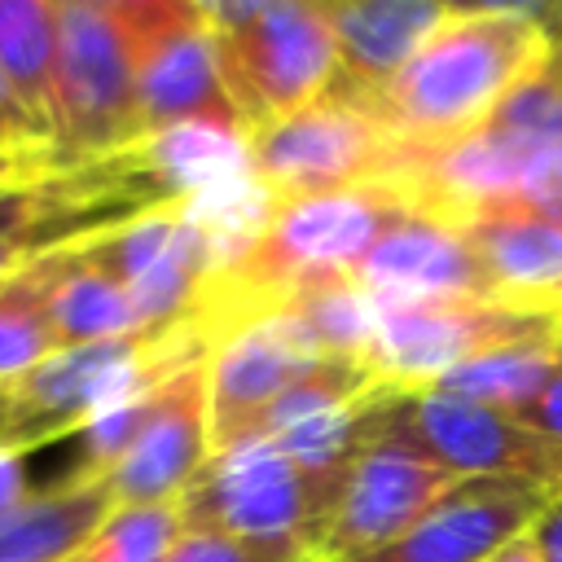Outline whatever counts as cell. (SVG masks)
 <instances>
[{
  "instance_id": "cell-7",
  "label": "cell",
  "mask_w": 562,
  "mask_h": 562,
  "mask_svg": "<svg viewBox=\"0 0 562 562\" xmlns=\"http://www.w3.org/2000/svg\"><path fill=\"white\" fill-rule=\"evenodd\" d=\"M369 439H391L457 479H509L562 492V443L536 435L514 413H496L430 386H382L369 413Z\"/></svg>"
},
{
  "instance_id": "cell-16",
  "label": "cell",
  "mask_w": 562,
  "mask_h": 562,
  "mask_svg": "<svg viewBox=\"0 0 562 562\" xmlns=\"http://www.w3.org/2000/svg\"><path fill=\"white\" fill-rule=\"evenodd\" d=\"M443 0H338L325 4L338 40V79L329 83L347 101L364 105L417 57V48L452 18Z\"/></svg>"
},
{
  "instance_id": "cell-27",
  "label": "cell",
  "mask_w": 562,
  "mask_h": 562,
  "mask_svg": "<svg viewBox=\"0 0 562 562\" xmlns=\"http://www.w3.org/2000/svg\"><path fill=\"white\" fill-rule=\"evenodd\" d=\"M518 422L522 426H531L536 435H544V439H553V443H562V364H558V373L544 382V391L518 413Z\"/></svg>"
},
{
  "instance_id": "cell-5",
  "label": "cell",
  "mask_w": 562,
  "mask_h": 562,
  "mask_svg": "<svg viewBox=\"0 0 562 562\" xmlns=\"http://www.w3.org/2000/svg\"><path fill=\"white\" fill-rule=\"evenodd\" d=\"M211 347L193 338L189 329L154 338L132 334L97 347L53 351L44 364H35L26 378L9 386V417L0 435V452H31L48 439L79 435L97 413L110 404L167 382L176 369L206 360Z\"/></svg>"
},
{
  "instance_id": "cell-34",
  "label": "cell",
  "mask_w": 562,
  "mask_h": 562,
  "mask_svg": "<svg viewBox=\"0 0 562 562\" xmlns=\"http://www.w3.org/2000/svg\"><path fill=\"white\" fill-rule=\"evenodd\" d=\"M4 417H9V391H0V435H4Z\"/></svg>"
},
{
  "instance_id": "cell-10",
  "label": "cell",
  "mask_w": 562,
  "mask_h": 562,
  "mask_svg": "<svg viewBox=\"0 0 562 562\" xmlns=\"http://www.w3.org/2000/svg\"><path fill=\"white\" fill-rule=\"evenodd\" d=\"M562 338V316L527 312L474 294H430V299H391L378 303V329L369 347V373L382 386H430L457 364L509 347Z\"/></svg>"
},
{
  "instance_id": "cell-24",
  "label": "cell",
  "mask_w": 562,
  "mask_h": 562,
  "mask_svg": "<svg viewBox=\"0 0 562 562\" xmlns=\"http://www.w3.org/2000/svg\"><path fill=\"white\" fill-rule=\"evenodd\" d=\"M180 536L176 505H114L75 562H167Z\"/></svg>"
},
{
  "instance_id": "cell-8",
  "label": "cell",
  "mask_w": 562,
  "mask_h": 562,
  "mask_svg": "<svg viewBox=\"0 0 562 562\" xmlns=\"http://www.w3.org/2000/svg\"><path fill=\"white\" fill-rule=\"evenodd\" d=\"M246 167L268 202H303L395 184L404 145L364 105L329 88L307 110L259 127L246 140Z\"/></svg>"
},
{
  "instance_id": "cell-28",
  "label": "cell",
  "mask_w": 562,
  "mask_h": 562,
  "mask_svg": "<svg viewBox=\"0 0 562 562\" xmlns=\"http://www.w3.org/2000/svg\"><path fill=\"white\" fill-rule=\"evenodd\" d=\"M531 540H536L540 562H562V492L549 496V505L531 522Z\"/></svg>"
},
{
  "instance_id": "cell-20",
  "label": "cell",
  "mask_w": 562,
  "mask_h": 562,
  "mask_svg": "<svg viewBox=\"0 0 562 562\" xmlns=\"http://www.w3.org/2000/svg\"><path fill=\"white\" fill-rule=\"evenodd\" d=\"M57 44V0H0V83L44 140H53Z\"/></svg>"
},
{
  "instance_id": "cell-29",
  "label": "cell",
  "mask_w": 562,
  "mask_h": 562,
  "mask_svg": "<svg viewBox=\"0 0 562 562\" xmlns=\"http://www.w3.org/2000/svg\"><path fill=\"white\" fill-rule=\"evenodd\" d=\"M48 149H18V154H0V193L13 184L35 180L40 171H48Z\"/></svg>"
},
{
  "instance_id": "cell-13",
  "label": "cell",
  "mask_w": 562,
  "mask_h": 562,
  "mask_svg": "<svg viewBox=\"0 0 562 562\" xmlns=\"http://www.w3.org/2000/svg\"><path fill=\"white\" fill-rule=\"evenodd\" d=\"M544 505L549 492L540 487L509 479H465L400 540L356 562H483L501 544L531 531Z\"/></svg>"
},
{
  "instance_id": "cell-17",
  "label": "cell",
  "mask_w": 562,
  "mask_h": 562,
  "mask_svg": "<svg viewBox=\"0 0 562 562\" xmlns=\"http://www.w3.org/2000/svg\"><path fill=\"white\" fill-rule=\"evenodd\" d=\"M457 228L474 246L492 299L562 316V224L531 211H483Z\"/></svg>"
},
{
  "instance_id": "cell-23",
  "label": "cell",
  "mask_w": 562,
  "mask_h": 562,
  "mask_svg": "<svg viewBox=\"0 0 562 562\" xmlns=\"http://www.w3.org/2000/svg\"><path fill=\"white\" fill-rule=\"evenodd\" d=\"M48 290L53 250H40L26 263H18L13 277L0 285V391H9L18 378H26L57 351Z\"/></svg>"
},
{
  "instance_id": "cell-25",
  "label": "cell",
  "mask_w": 562,
  "mask_h": 562,
  "mask_svg": "<svg viewBox=\"0 0 562 562\" xmlns=\"http://www.w3.org/2000/svg\"><path fill=\"white\" fill-rule=\"evenodd\" d=\"M31 255H40V215H35L31 180H26L0 193V285Z\"/></svg>"
},
{
  "instance_id": "cell-26",
  "label": "cell",
  "mask_w": 562,
  "mask_h": 562,
  "mask_svg": "<svg viewBox=\"0 0 562 562\" xmlns=\"http://www.w3.org/2000/svg\"><path fill=\"white\" fill-rule=\"evenodd\" d=\"M167 562H307L299 549L281 544H255L237 536H211V531H184Z\"/></svg>"
},
{
  "instance_id": "cell-3",
  "label": "cell",
  "mask_w": 562,
  "mask_h": 562,
  "mask_svg": "<svg viewBox=\"0 0 562 562\" xmlns=\"http://www.w3.org/2000/svg\"><path fill=\"white\" fill-rule=\"evenodd\" d=\"M198 13L250 136L307 110L338 79L325 0H198Z\"/></svg>"
},
{
  "instance_id": "cell-32",
  "label": "cell",
  "mask_w": 562,
  "mask_h": 562,
  "mask_svg": "<svg viewBox=\"0 0 562 562\" xmlns=\"http://www.w3.org/2000/svg\"><path fill=\"white\" fill-rule=\"evenodd\" d=\"M483 562H540V553H536V540H531V531H522L518 540L501 544V549H496V553H487Z\"/></svg>"
},
{
  "instance_id": "cell-19",
  "label": "cell",
  "mask_w": 562,
  "mask_h": 562,
  "mask_svg": "<svg viewBox=\"0 0 562 562\" xmlns=\"http://www.w3.org/2000/svg\"><path fill=\"white\" fill-rule=\"evenodd\" d=\"M48 312H53L57 351H75V347H97V342L145 334L127 290L105 268H97L88 255H79L75 246H53Z\"/></svg>"
},
{
  "instance_id": "cell-6",
  "label": "cell",
  "mask_w": 562,
  "mask_h": 562,
  "mask_svg": "<svg viewBox=\"0 0 562 562\" xmlns=\"http://www.w3.org/2000/svg\"><path fill=\"white\" fill-rule=\"evenodd\" d=\"M334 505L338 492L312 479L290 452H281L263 435H246L228 448H215L176 501L184 531L281 544L299 549L307 562Z\"/></svg>"
},
{
  "instance_id": "cell-15",
  "label": "cell",
  "mask_w": 562,
  "mask_h": 562,
  "mask_svg": "<svg viewBox=\"0 0 562 562\" xmlns=\"http://www.w3.org/2000/svg\"><path fill=\"white\" fill-rule=\"evenodd\" d=\"M321 356L307 351L277 316L228 334L206 360L211 386V452L237 443L255 417L277 404Z\"/></svg>"
},
{
  "instance_id": "cell-9",
  "label": "cell",
  "mask_w": 562,
  "mask_h": 562,
  "mask_svg": "<svg viewBox=\"0 0 562 562\" xmlns=\"http://www.w3.org/2000/svg\"><path fill=\"white\" fill-rule=\"evenodd\" d=\"M119 13L136 48L145 140L171 132H220L250 140L198 0H119Z\"/></svg>"
},
{
  "instance_id": "cell-12",
  "label": "cell",
  "mask_w": 562,
  "mask_h": 562,
  "mask_svg": "<svg viewBox=\"0 0 562 562\" xmlns=\"http://www.w3.org/2000/svg\"><path fill=\"white\" fill-rule=\"evenodd\" d=\"M211 360V356H206ZM206 360L176 369L132 452L105 474L114 505H176L211 461V386Z\"/></svg>"
},
{
  "instance_id": "cell-30",
  "label": "cell",
  "mask_w": 562,
  "mask_h": 562,
  "mask_svg": "<svg viewBox=\"0 0 562 562\" xmlns=\"http://www.w3.org/2000/svg\"><path fill=\"white\" fill-rule=\"evenodd\" d=\"M31 496V483H26V465H22V452H0V514L13 509L18 501Z\"/></svg>"
},
{
  "instance_id": "cell-4",
  "label": "cell",
  "mask_w": 562,
  "mask_h": 562,
  "mask_svg": "<svg viewBox=\"0 0 562 562\" xmlns=\"http://www.w3.org/2000/svg\"><path fill=\"white\" fill-rule=\"evenodd\" d=\"M57 88H53V167H83L145 145L136 48L119 0H57Z\"/></svg>"
},
{
  "instance_id": "cell-22",
  "label": "cell",
  "mask_w": 562,
  "mask_h": 562,
  "mask_svg": "<svg viewBox=\"0 0 562 562\" xmlns=\"http://www.w3.org/2000/svg\"><path fill=\"white\" fill-rule=\"evenodd\" d=\"M307 351L334 356V360H369L373 329H378V303L356 281H329L316 290L294 294L272 312Z\"/></svg>"
},
{
  "instance_id": "cell-11",
  "label": "cell",
  "mask_w": 562,
  "mask_h": 562,
  "mask_svg": "<svg viewBox=\"0 0 562 562\" xmlns=\"http://www.w3.org/2000/svg\"><path fill=\"white\" fill-rule=\"evenodd\" d=\"M457 483L452 470L391 443L369 439L360 461L347 474V487L316 536L312 562H356L391 540H400L413 522H422Z\"/></svg>"
},
{
  "instance_id": "cell-18",
  "label": "cell",
  "mask_w": 562,
  "mask_h": 562,
  "mask_svg": "<svg viewBox=\"0 0 562 562\" xmlns=\"http://www.w3.org/2000/svg\"><path fill=\"white\" fill-rule=\"evenodd\" d=\"M105 483H53L0 514V562H75L110 518Z\"/></svg>"
},
{
  "instance_id": "cell-1",
  "label": "cell",
  "mask_w": 562,
  "mask_h": 562,
  "mask_svg": "<svg viewBox=\"0 0 562 562\" xmlns=\"http://www.w3.org/2000/svg\"><path fill=\"white\" fill-rule=\"evenodd\" d=\"M558 35L562 4H457L386 92L364 101V110L404 145V154L461 145L553 61Z\"/></svg>"
},
{
  "instance_id": "cell-35",
  "label": "cell",
  "mask_w": 562,
  "mask_h": 562,
  "mask_svg": "<svg viewBox=\"0 0 562 562\" xmlns=\"http://www.w3.org/2000/svg\"><path fill=\"white\" fill-rule=\"evenodd\" d=\"M558 70H562V35H558Z\"/></svg>"
},
{
  "instance_id": "cell-21",
  "label": "cell",
  "mask_w": 562,
  "mask_h": 562,
  "mask_svg": "<svg viewBox=\"0 0 562 562\" xmlns=\"http://www.w3.org/2000/svg\"><path fill=\"white\" fill-rule=\"evenodd\" d=\"M558 364H562V338L509 342V347H496V351H483V356L457 364L452 373L430 382V391L518 417L544 391V382L558 373Z\"/></svg>"
},
{
  "instance_id": "cell-2",
  "label": "cell",
  "mask_w": 562,
  "mask_h": 562,
  "mask_svg": "<svg viewBox=\"0 0 562 562\" xmlns=\"http://www.w3.org/2000/svg\"><path fill=\"white\" fill-rule=\"evenodd\" d=\"M408 206L413 202L395 184L272 202L206 281L189 334L215 351L228 334L268 321L294 294L329 281H351L373 241Z\"/></svg>"
},
{
  "instance_id": "cell-14",
  "label": "cell",
  "mask_w": 562,
  "mask_h": 562,
  "mask_svg": "<svg viewBox=\"0 0 562 562\" xmlns=\"http://www.w3.org/2000/svg\"><path fill=\"white\" fill-rule=\"evenodd\" d=\"M373 303L430 299V294H474L492 299L487 272L465 241V233L422 206H408L360 259L351 277ZM501 303V299H496Z\"/></svg>"
},
{
  "instance_id": "cell-33",
  "label": "cell",
  "mask_w": 562,
  "mask_h": 562,
  "mask_svg": "<svg viewBox=\"0 0 562 562\" xmlns=\"http://www.w3.org/2000/svg\"><path fill=\"white\" fill-rule=\"evenodd\" d=\"M18 149H44V145H22V140H9V136H0V154H18Z\"/></svg>"
},
{
  "instance_id": "cell-31",
  "label": "cell",
  "mask_w": 562,
  "mask_h": 562,
  "mask_svg": "<svg viewBox=\"0 0 562 562\" xmlns=\"http://www.w3.org/2000/svg\"><path fill=\"white\" fill-rule=\"evenodd\" d=\"M0 136H9V140H22V145H44L48 149V140L31 127V119L18 110V101L4 92V83H0Z\"/></svg>"
}]
</instances>
